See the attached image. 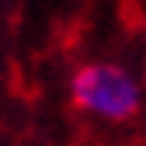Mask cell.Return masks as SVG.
I'll use <instances>...</instances> for the list:
<instances>
[{
	"label": "cell",
	"instance_id": "1",
	"mask_svg": "<svg viewBox=\"0 0 146 146\" xmlns=\"http://www.w3.org/2000/svg\"><path fill=\"white\" fill-rule=\"evenodd\" d=\"M70 94L80 111L104 118V122H125L143 108V87L136 73L122 63H84L70 77Z\"/></svg>",
	"mask_w": 146,
	"mask_h": 146
}]
</instances>
